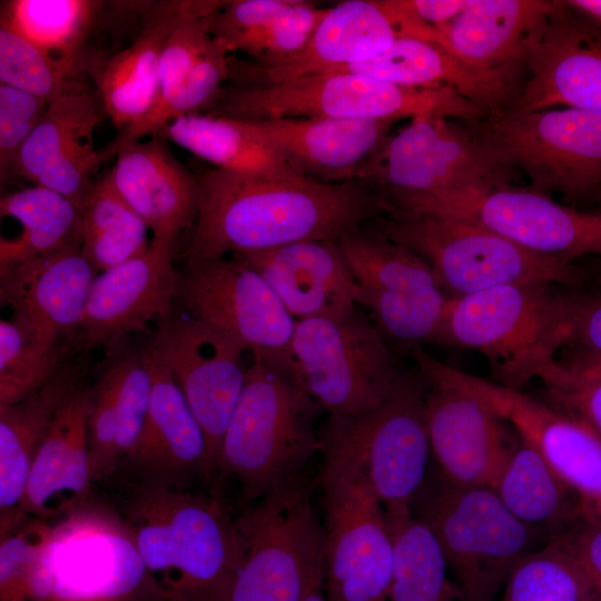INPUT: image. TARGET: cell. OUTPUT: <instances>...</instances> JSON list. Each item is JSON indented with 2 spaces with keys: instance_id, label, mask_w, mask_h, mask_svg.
Returning <instances> with one entry per match:
<instances>
[{
  "instance_id": "484cf974",
  "label": "cell",
  "mask_w": 601,
  "mask_h": 601,
  "mask_svg": "<svg viewBox=\"0 0 601 601\" xmlns=\"http://www.w3.org/2000/svg\"><path fill=\"white\" fill-rule=\"evenodd\" d=\"M104 114L90 91L52 100L21 148L13 177L53 190L80 210L92 186V175L107 161L93 134Z\"/></svg>"
},
{
  "instance_id": "91938a15",
  "label": "cell",
  "mask_w": 601,
  "mask_h": 601,
  "mask_svg": "<svg viewBox=\"0 0 601 601\" xmlns=\"http://www.w3.org/2000/svg\"><path fill=\"white\" fill-rule=\"evenodd\" d=\"M597 515L601 518V494L597 506Z\"/></svg>"
},
{
  "instance_id": "c3c4849f",
  "label": "cell",
  "mask_w": 601,
  "mask_h": 601,
  "mask_svg": "<svg viewBox=\"0 0 601 601\" xmlns=\"http://www.w3.org/2000/svg\"><path fill=\"white\" fill-rule=\"evenodd\" d=\"M88 422L89 471L92 482L106 480L121 461L118 439L117 385L112 363L106 356Z\"/></svg>"
},
{
  "instance_id": "681fc988",
  "label": "cell",
  "mask_w": 601,
  "mask_h": 601,
  "mask_svg": "<svg viewBox=\"0 0 601 601\" xmlns=\"http://www.w3.org/2000/svg\"><path fill=\"white\" fill-rule=\"evenodd\" d=\"M49 101L0 83V180L13 178L19 152L31 136Z\"/></svg>"
},
{
  "instance_id": "30bf717a",
  "label": "cell",
  "mask_w": 601,
  "mask_h": 601,
  "mask_svg": "<svg viewBox=\"0 0 601 601\" xmlns=\"http://www.w3.org/2000/svg\"><path fill=\"white\" fill-rule=\"evenodd\" d=\"M242 559L227 601H304L324 583L323 523L304 477L235 516Z\"/></svg>"
},
{
  "instance_id": "d6986e66",
  "label": "cell",
  "mask_w": 601,
  "mask_h": 601,
  "mask_svg": "<svg viewBox=\"0 0 601 601\" xmlns=\"http://www.w3.org/2000/svg\"><path fill=\"white\" fill-rule=\"evenodd\" d=\"M400 38L446 42L439 30L424 22L408 0H346L327 8L305 49L293 59L273 66L230 59L231 86L286 82L328 72L373 58Z\"/></svg>"
},
{
  "instance_id": "f5cc1de1",
  "label": "cell",
  "mask_w": 601,
  "mask_h": 601,
  "mask_svg": "<svg viewBox=\"0 0 601 601\" xmlns=\"http://www.w3.org/2000/svg\"><path fill=\"white\" fill-rule=\"evenodd\" d=\"M572 343L601 356V293L571 294Z\"/></svg>"
},
{
  "instance_id": "6f0895ef",
  "label": "cell",
  "mask_w": 601,
  "mask_h": 601,
  "mask_svg": "<svg viewBox=\"0 0 601 601\" xmlns=\"http://www.w3.org/2000/svg\"><path fill=\"white\" fill-rule=\"evenodd\" d=\"M579 356H581L584 361H587L592 366L601 371V356L584 353V352H582V354H580Z\"/></svg>"
},
{
  "instance_id": "816d5d0a",
  "label": "cell",
  "mask_w": 601,
  "mask_h": 601,
  "mask_svg": "<svg viewBox=\"0 0 601 601\" xmlns=\"http://www.w3.org/2000/svg\"><path fill=\"white\" fill-rule=\"evenodd\" d=\"M555 539L574 556L601 597V518L584 513Z\"/></svg>"
},
{
  "instance_id": "b9f144b4",
  "label": "cell",
  "mask_w": 601,
  "mask_h": 601,
  "mask_svg": "<svg viewBox=\"0 0 601 601\" xmlns=\"http://www.w3.org/2000/svg\"><path fill=\"white\" fill-rule=\"evenodd\" d=\"M499 601H601L574 556L553 539L512 571Z\"/></svg>"
},
{
  "instance_id": "4dcf8cb0",
  "label": "cell",
  "mask_w": 601,
  "mask_h": 601,
  "mask_svg": "<svg viewBox=\"0 0 601 601\" xmlns=\"http://www.w3.org/2000/svg\"><path fill=\"white\" fill-rule=\"evenodd\" d=\"M144 355L151 378L150 402L128 461L145 480L183 486L190 477L210 479L215 472L206 437L184 393L148 346Z\"/></svg>"
},
{
  "instance_id": "ba28073f",
  "label": "cell",
  "mask_w": 601,
  "mask_h": 601,
  "mask_svg": "<svg viewBox=\"0 0 601 601\" xmlns=\"http://www.w3.org/2000/svg\"><path fill=\"white\" fill-rule=\"evenodd\" d=\"M321 440L326 599L388 601L394 545L384 505L362 461Z\"/></svg>"
},
{
  "instance_id": "3957f363",
  "label": "cell",
  "mask_w": 601,
  "mask_h": 601,
  "mask_svg": "<svg viewBox=\"0 0 601 601\" xmlns=\"http://www.w3.org/2000/svg\"><path fill=\"white\" fill-rule=\"evenodd\" d=\"M322 412L284 368L252 355L217 473L238 483L246 505L300 481L313 456L322 453Z\"/></svg>"
},
{
  "instance_id": "52a82bcc",
  "label": "cell",
  "mask_w": 601,
  "mask_h": 601,
  "mask_svg": "<svg viewBox=\"0 0 601 601\" xmlns=\"http://www.w3.org/2000/svg\"><path fill=\"white\" fill-rule=\"evenodd\" d=\"M374 228L423 258L452 296L504 285H572L584 275L573 260L531 252L455 216L394 210Z\"/></svg>"
},
{
  "instance_id": "4316f807",
  "label": "cell",
  "mask_w": 601,
  "mask_h": 601,
  "mask_svg": "<svg viewBox=\"0 0 601 601\" xmlns=\"http://www.w3.org/2000/svg\"><path fill=\"white\" fill-rule=\"evenodd\" d=\"M334 72L361 75L403 87L450 88L476 105L486 117H499L520 96L526 67L483 69L462 61L436 43L400 38L373 58L324 73Z\"/></svg>"
},
{
  "instance_id": "e0dca14e",
  "label": "cell",
  "mask_w": 601,
  "mask_h": 601,
  "mask_svg": "<svg viewBox=\"0 0 601 601\" xmlns=\"http://www.w3.org/2000/svg\"><path fill=\"white\" fill-rule=\"evenodd\" d=\"M177 304L246 353L284 368L296 319L268 283L236 257L184 262Z\"/></svg>"
},
{
  "instance_id": "f546056e",
  "label": "cell",
  "mask_w": 601,
  "mask_h": 601,
  "mask_svg": "<svg viewBox=\"0 0 601 601\" xmlns=\"http://www.w3.org/2000/svg\"><path fill=\"white\" fill-rule=\"evenodd\" d=\"M109 173L154 239L175 245L180 233L194 227L198 205L195 175L174 156L164 138L150 136L124 145Z\"/></svg>"
},
{
  "instance_id": "8d00e7d4",
  "label": "cell",
  "mask_w": 601,
  "mask_h": 601,
  "mask_svg": "<svg viewBox=\"0 0 601 601\" xmlns=\"http://www.w3.org/2000/svg\"><path fill=\"white\" fill-rule=\"evenodd\" d=\"M493 491L518 520L551 540L584 514L578 493L520 437Z\"/></svg>"
},
{
  "instance_id": "4fadbf2b",
  "label": "cell",
  "mask_w": 601,
  "mask_h": 601,
  "mask_svg": "<svg viewBox=\"0 0 601 601\" xmlns=\"http://www.w3.org/2000/svg\"><path fill=\"white\" fill-rule=\"evenodd\" d=\"M467 124L533 190L588 204L601 187V112L548 108Z\"/></svg>"
},
{
  "instance_id": "7402d4cb",
  "label": "cell",
  "mask_w": 601,
  "mask_h": 601,
  "mask_svg": "<svg viewBox=\"0 0 601 601\" xmlns=\"http://www.w3.org/2000/svg\"><path fill=\"white\" fill-rule=\"evenodd\" d=\"M174 246L151 238L142 254L97 275L72 342L78 349H118L132 333L174 315Z\"/></svg>"
},
{
  "instance_id": "83f0119b",
  "label": "cell",
  "mask_w": 601,
  "mask_h": 601,
  "mask_svg": "<svg viewBox=\"0 0 601 601\" xmlns=\"http://www.w3.org/2000/svg\"><path fill=\"white\" fill-rule=\"evenodd\" d=\"M231 256L256 270L296 321L337 318L358 307L357 285L338 240H303Z\"/></svg>"
},
{
  "instance_id": "5b68a950",
  "label": "cell",
  "mask_w": 601,
  "mask_h": 601,
  "mask_svg": "<svg viewBox=\"0 0 601 601\" xmlns=\"http://www.w3.org/2000/svg\"><path fill=\"white\" fill-rule=\"evenodd\" d=\"M411 513L435 536L463 601H496L514 568L552 541L492 489L452 484L431 466Z\"/></svg>"
},
{
  "instance_id": "ffe728a7",
  "label": "cell",
  "mask_w": 601,
  "mask_h": 601,
  "mask_svg": "<svg viewBox=\"0 0 601 601\" xmlns=\"http://www.w3.org/2000/svg\"><path fill=\"white\" fill-rule=\"evenodd\" d=\"M148 347L184 393L216 474L221 441L246 381V352L184 311L156 324Z\"/></svg>"
},
{
  "instance_id": "8992f818",
  "label": "cell",
  "mask_w": 601,
  "mask_h": 601,
  "mask_svg": "<svg viewBox=\"0 0 601 601\" xmlns=\"http://www.w3.org/2000/svg\"><path fill=\"white\" fill-rule=\"evenodd\" d=\"M209 114L245 120L282 118L394 119L436 117L476 122L486 117L450 88L403 87L334 72L286 82L225 88Z\"/></svg>"
},
{
  "instance_id": "60d3db41",
  "label": "cell",
  "mask_w": 601,
  "mask_h": 601,
  "mask_svg": "<svg viewBox=\"0 0 601 601\" xmlns=\"http://www.w3.org/2000/svg\"><path fill=\"white\" fill-rule=\"evenodd\" d=\"M387 519L394 545L388 601H463L430 529L411 512Z\"/></svg>"
},
{
  "instance_id": "5bb4252c",
  "label": "cell",
  "mask_w": 601,
  "mask_h": 601,
  "mask_svg": "<svg viewBox=\"0 0 601 601\" xmlns=\"http://www.w3.org/2000/svg\"><path fill=\"white\" fill-rule=\"evenodd\" d=\"M319 433L362 461L387 516L411 512L431 455L426 381L418 367L402 370L375 407L355 415H328Z\"/></svg>"
},
{
  "instance_id": "ab89813d",
  "label": "cell",
  "mask_w": 601,
  "mask_h": 601,
  "mask_svg": "<svg viewBox=\"0 0 601 601\" xmlns=\"http://www.w3.org/2000/svg\"><path fill=\"white\" fill-rule=\"evenodd\" d=\"M81 214V252L98 272L114 268L149 246V228L115 187L110 173L93 183Z\"/></svg>"
},
{
  "instance_id": "603a6c76",
  "label": "cell",
  "mask_w": 601,
  "mask_h": 601,
  "mask_svg": "<svg viewBox=\"0 0 601 601\" xmlns=\"http://www.w3.org/2000/svg\"><path fill=\"white\" fill-rule=\"evenodd\" d=\"M563 106L601 112V21L552 0L545 32L526 62L520 96L503 116Z\"/></svg>"
},
{
  "instance_id": "f907efd6",
  "label": "cell",
  "mask_w": 601,
  "mask_h": 601,
  "mask_svg": "<svg viewBox=\"0 0 601 601\" xmlns=\"http://www.w3.org/2000/svg\"><path fill=\"white\" fill-rule=\"evenodd\" d=\"M325 12L326 9L318 8L312 2L289 0L258 46L252 62L273 66L284 63L299 55L309 42Z\"/></svg>"
},
{
  "instance_id": "ee69618b",
  "label": "cell",
  "mask_w": 601,
  "mask_h": 601,
  "mask_svg": "<svg viewBox=\"0 0 601 601\" xmlns=\"http://www.w3.org/2000/svg\"><path fill=\"white\" fill-rule=\"evenodd\" d=\"M61 349L39 345L12 319L0 321V404H13L48 383L61 368Z\"/></svg>"
},
{
  "instance_id": "f1b7e54d",
  "label": "cell",
  "mask_w": 601,
  "mask_h": 601,
  "mask_svg": "<svg viewBox=\"0 0 601 601\" xmlns=\"http://www.w3.org/2000/svg\"><path fill=\"white\" fill-rule=\"evenodd\" d=\"M95 387L79 382L65 397L33 459L20 514L48 519L89 501L88 422Z\"/></svg>"
},
{
  "instance_id": "836d02e7",
  "label": "cell",
  "mask_w": 601,
  "mask_h": 601,
  "mask_svg": "<svg viewBox=\"0 0 601 601\" xmlns=\"http://www.w3.org/2000/svg\"><path fill=\"white\" fill-rule=\"evenodd\" d=\"M186 3L187 0L154 1L134 40L92 73L96 95L117 132L138 124L152 109L162 51Z\"/></svg>"
},
{
  "instance_id": "9a60e30c",
  "label": "cell",
  "mask_w": 601,
  "mask_h": 601,
  "mask_svg": "<svg viewBox=\"0 0 601 601\" xmlns=\"http://www.w3.org/2000/svg\"><path fill=\"white\" fill-rule=\"evenodd\" d=\"M394 210L460 217L542 255L570 260L601 256L599 213L578 210L513 183L398 199L387 205V211Z\"/></svg>"
},
{
  "instance_id": "db71d44e",
  "label": "cell",
  "mask_w": 601,
  "mask_h": 601,
  "mask_svg": "<svg viewBox=\"0 0 601 601\" xmlns=\"http://www.w3.org/2000/svg\"><path fill=\"white\" fill-rule=\"evenodd\" d=\"M469 3L470 0H408L412 10L435 28L455 18Z\"/></svg>"
},
{
  "instance_id": "6da1fadb",
  "label": "cell",
  "mask_w": 601,
  "mask_h": 601,
  "mask_svg": "<svg viewBox=\"0 0 601 601\" xmlns=\"http://www.w3.org/2000/svg\"><path fill=\"white\" fill-rule=\"evenodd\" d=\"M195 178L197 216L184 262L339 240L386 213L381 198L358 180L246 176L216 168Z\"/></svg>"
},
{
  "instance_id": "277c9868",
  "label": "cell",
  "mask_w": 601,
  "mask_h": 601,
  "mask_svg": "<svg viewBox=\"0 0 601 601\" xmlns=\"http://www.w3.org/2000/svg\"><path fill=\"white\" fill-rule=\"evenodd\" d=\"M433 342L481 352L496 383L522 391L572 343L571 294L538 283L450 296Z\"/></svg>"
},
{
  "instance_id": "74e56055",
  "label": "cell",
  "mask_w": 601,
  "mask_h": 601,
  "mask_svg": "<svg viewBox=\"0 0 601 601\" xmlns=\"http://www.w3.org/2000/svg\"><path fill=\"white\" fill-rule=\"evenodd\" d=\"M0 214L21 226L14 238L0 239V269L81 245L80 210L48 188L32 185L3 195Z\"/></svg>"
},
{
  "instance_id": "f35d334b",
  "label": "cell",
  "mask_w": 601,
  "mask_h": 601,
  "mask_svg": "<svg viewBox=\"0 0 601 601\" xmlns=\"http://www.w3.org/2000/svg\"><path fill=\"white\" fill-rule=\"evenodd\" d=\"M220 4L221 1L187 0L185 11L162 51L154 107L141 121L117 132L102 148L108 160L124 145L145 136H155L170 121L173 107L211 37L209 18Z\"/></svg>"
},
{
  "instance_id": "d590c367",
  "label": "cell",
  "mask_w": 601,
  "mask_h": 601,
  "mask_svg": "<svg viewBox=\"0 0 601 601\" xmlns=\"http://www.w3.org/2000/svg\"><path fill=\"white\" fill-rule=\"evenodd\" d=\"M155 136L224 171L260 177L302 175L257 129L254 121L209 112L178 117Z\"/></svg>"
},
{
  "instance_id": "ac0fdd59",
  "label": "cell",
  "mask_w": 601,
  "mask_h": 601,
  "mask_svg": "<svg viewBox=\"0 0 601 601\" xmlns=\"http://www.w3.org/2000/svg\"><path fill=\"white\" fill-rule=\"evenodd\" d=\"M424 376L461 388L511 424L597 514L601 494V439L581 420L519 390L453 368L420 347L408 351Z\"/></svg>"
},
{
  "instance_id": "d4e9b609",
  "label": "cell",
  "mask_w": 601,
  "mask_h": 601,
  "mask_svg": "<svg viewBox=\"0 0 601 601\" xmlns=\"http://www.w3.org/2000/svg\"><path fill=\"white\" fill-rule=\"evenodd\" d=\"M424 378L428 440L437 471L452 484L493 490L516 446L510 444L504 421L472 394Z\"/></svg>"
},
{
  "instance_id": "2e32d148",
  "label": "cell",
  "mask_w": 601,
  "mask_h": 601,
  "mask_svg": "<svg viewBox=\"0 0 601 601\" xmlns=\"http://www.w3.org/2000/svg\"><path fill=\"white\" fill-rule=\"evenodd\" d=\"M338 244L357 285V306L381 334L410 349L433 342L450 296L431 266L375 228H359Z\"/></svg>"
},
{
  "instance_id": "680465c9",
  "label": "cell",
  "mask_w": 601,
  "mask_h": 601,
  "mask_svg": "<svg viewBox=\"0 0 601 601\" xmlns=\"http://www.w3.org/2000/svg\"><path fill=\"white\" fill-rule=\"evenodd\" d=\"M588 204L598 205L599 207H601V187L598 189V191L593 195V197Z\"/></svg>"
},
{
  "instance_id": "94428289",
  "label": "cell",
  "mask_w": 601,
  "mask_h": 601,
  "mask_svg": "<svg viewBox=\"0 0 601 601\" xmlns=\"http://www.w3.org/2000/svg\"><path fill=\"white\" fill-rule=\"evenodd\" d=\"M593 211H597L601 215V207L597 208V209H593Z\"/></svg>"
},
{
  "instance_id": "7dc6e473",
  "label": "cell",
  "mask_w": 601,
  "mask_h": 601,
  "mask_svg": "<svg viewBox=\"0 0 601 601\" xmlns=\"http://www.w3.org/2000/svg\"><path fill=\"white\" fill-rule=\"evenodd\" d=\"M51 522L28 518L0 543V601H30L35 573Z\"/></svg>"
},
{
  "instance_id": "e575fe53",
  "label": "cell",
  "mask_w": 601,
  "mask_h": 601,
  "mask_svg": "<svg viewBox=\"0 0 601 601\" xmlns=\"http://www.w3.org/2000/svg\"><path fill=\"white\" fill-rule=\"evenodd\" d=\"M79 378V367L63 365L28 397L0 404V538L24 521L20 503L33 459L57 410Z\"/></svg>"
},
{
  "instance_id": "9c48e42d",
  "label": "cell",
  "mask_w": 601,
  "mask_h": 601,
  "mask_svg": "<svg viewBox=\"0 0 601 601\" xmlns=\"http://www.w3.org/2000/svg\"><path fill=\"white\" fill-rule=\"evenodd\" d=\"M30 601H164L121 514L88 501L51 523Z\"/></svg>"
},
{
  "instance_id": "f6af8a7d",
  "label": "cell",
  "mask_w": 601,
  "mask_h": 601,
  "mask_svg": "<svg viewBox=\"0 0 601 601\" xmlns=\"http://www.w3.org/2000/svg\"><path fill=\"white\" fill-rule=\"evenodd\" d=\"M544 391L558 410L572 415L601 439V371L577 356L555 358L538 375Z\"/></svg>"
},
{
  "instance_id": "8fae6325",
  "label": "cell",
  "mask_w": 601,
  "mask_h": 601,
  "mask_svg": "<svg viewBox=\"0 0 601 601\" xmlns=\"http://www.w3.org/2000/svg\"><path fill=\"white\" fill-rule=\"evenodd\" d=\"M284 370L328 415L375 407L402 371L385 337L359 308L337 318L296 321Z\"/></svg>"
},
{
  "instance_id": "44dd1931",
  "label": "cell",
  "mask_w": 601,
  "mask_h": 601,
  "mask_svg": "<svg viewBox=\"0 0 601 601\" xmlns=\"http://www.w3.org/2000/svg\"><path fill=\"white\" fill-rule=\"evenodd\" d=\"M154 1H1L0 27L91 79L96 69L140 31Z\"/></svg>"
},
{
  "instance_id": "d6a6232c",
  "label": "cell",
  "mask_w": 601,
  "mask_h": 601,
  "mask_svg": "<svg viewBox=\"0 0 601 601\" xmlns=\"http://www.w3.org/2000/svg\"><path fill=\"white\" fill-rule=\"evenodd\" d=\"M552 0H470L436 27L447 50L483 69L525 66L545 32Z\"/></svg>"
},
{
  "instance_id": "bcb514c9",
  "label": "cell",
  "mask_w": 601,
  "mask_h": 601,
  "mask_svg": "<svg viewBox=\"0 0 601 601\" xmlns=\"http://www.w3.org/2000/svg\"><path fill=\"white\" fill-rule=\"evenodd\" d=\"M112 363L117 385L118 439L121 460H128L139 440L148 414L151 378L144 349L122 346L106 352Z\"/></svg>"
},
{
  "instance_id": "7a4b0ae2",
  "label": "cell",
  "mask_w": 601,
  "mask_h": 601,
  "mask_svg": "<svg viewBox=\"0 0 601 601\" xmlns=\"http://www.w3.org/2000/svg\"><path fill=\"white\" fill-rule=\"evenodd\" d=\"M164 601H227L242 559L231 516L213 496L144 480L121 513Z\"/></svg>"
},
{
  "instance_id": "7bdbcfd3",
  "label": "cell",
  "mask_w": 601,
  "mask_h": 601,
  "mask_svg": "<svg viewBox=\"0 0 601 601\" xmlns=\"http://www.w3.org/2000/svg\"><path fill=\"white\" fill-rule=\"evenodd\" d=\"M88 80L22 36L0 27V83L51 102L61 96L89 91Z\"/></svg>"
},
{
  "instance_id": "11a10c76",
  "label": "cell",
  "mask_w": 601,
  "mask_h": 601,
  "mask_svg": "<svg viewBox=\"0 0 601 601\" xmlns=\"http://www.w3.org/2000/svg\"><path fill=\"white\" fill-rule=\"evenodd\" d=\"M571 4L601 21V0H569Z\"/></svg>"
},
{
  "instance_id": "1f68e13d",
  "label": "cell",
  "mask_w": 601,
  "mask_h": 601,
  "mask_svg": "<svg viewBox=\"0 0 601 601\" xmlns=\"http://www.w3.org/2000/svg\"><path fill=\"white\" fill-rule=\"evenodd\" d=\"M252 121L302 175L325 183L355 180L359 167L398 122L338 118Z\"/></svg>"
},
{
  "instance_id": "9f6ffc18",
  "label": "cell",
  "mask_w": 601,
  "mask_h": 601,
  "mask_svg": "<svg viewBox=\"0 0 601 601\" xmlns=\"http://www.w3.org/2000/svg\"><path fill=\"white\" fill-rule=\"evenodd\" d=\"M304 601H327L324 590V583L317 585Z\"/></svg>"
},
{
  "instance_id": "cb8c5ba5",
  "label": "cell",
  "mask_w": 601,
  "mask_h": 601,
  "mask_svg": "<svg viewBox=\"0 0 601 601\" xmlns=\"http://www.w3.org/2000/svg\"><path fill=\"white\" fill-rule=\"evenodd\" d=\"M98 272L83 256L81 245L0 269L1 305L39 345L61 349L80 326Z\"/></svg>"
},
{
  "instance_id": "7c38bea8",
  "label": "cell",
  "mask_w": 601,
  "mask_h": 601,
  "mask_svg": "<svg viewBox=\"0 0 601 601\" xmlns=\"http://www.w3.org/2000/svg\"><path fill=\"white\" fill-rule=\"evenodd\" d=\"M516 173L479 139L467 122L415 117L381 141L355 180L368 186L386 208L398 199L513 183Z\"/></svg>"
}]
</instances>
